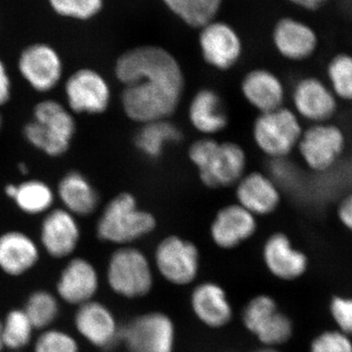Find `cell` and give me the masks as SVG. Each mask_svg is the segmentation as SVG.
<instances>
[{"instance_id": "obj_1", "label": "cell", "mask_w": 352, "mask_h": 352, "mask_svg": "<svg viewBox=\"0 0 352 352\" xmlns=\"http://www.w3.org/2000/svg\"><path fill=\"white\" fill-rule=\"evenodd\" d=\"M113 72L124 85L122 110L133 122L143 124L168 119L182 101L185 87L182 65L163 46L143 44L124 51Z\"/></svg>"}, {"instance_id": "obj_2", "label": "cell", "mask_w": 352, "mask_h": 352, "mask_svg": "<svg viewBox=\"0 0 352 352\" xmlns=\"http://www.w3.org/2000/svg\"><path fill=\"white\" fill-rule=\"evenodd\" d=\"M188 157L208 188L232 186L245 175L247 154L242 146L231 141L199 139L190 146Z\"/></svg>"}, {"instance_id": "obj_3", "label": "cell", "mask_w": 352, "mask_h": 352, "mask_svg": "<svg viewBox=\"0 0 352 352\" xmlns=\"http://www.w3.org/2000/svg\"><path fill=\"white\" fill-rule=\"evenodd\" d=\"M75 115L67 106L54 99L38 102L32 120L25 124L24 138L38 151L50 157H60L68 152L75 138Z\"/></svg>"}, {"instance_id": "obj_4", "label": "cell", "mask_w": 352, "mask_h": 352, "mask_svg": "<svg viewBox=\"0 0 352 352\" xmlns=\"http://www.w3.org/2000/svg\"><path fill=\"white\" fill-rule=\"evenodd\" d=\"M156 227L155 215L139 207L134 195L122 192L104 208L97 221L96 234L103 242L122 247L150 235Z\"/></svg>"}, {"instance_id": "obj_5", "label": "cell", "mask_w": 352, "mask_h": 352, "mask_svg": "<svg viewBox=\"0 0 352 352\" xmlns=\"http://www.w3.org/2000/svg\"><path fill=\"white\" fill-rule=\"evenodd\" d=\"M106 281L117 296L127 300L142 298L154 288V266L142 250L122 245L109 258Z\"/></svg>"}, {"instance_id": "obj_6", "label": "cell", "mask_w": 352, "mask_h": 352, "mask_svg": "<svg viewBox=\"0 0 352 352\" xmlns=\"http://www.w3.org/2000/svg\"><path fill=\"white\" fill-rule=\"evenodd\" d=\"M344 129L335 122L308 124L305 126L296 154L305 170L315 175L333 170L347 148Z\"/></svg>"}, {"instance_id": "obj_7", "label": "cell", "mask_w": 352, "mask_h": 352, "mask_svg": "<svg viewBox=\"0 0 352 352\" xmlns=\"http://www.w3.org/2000/svg\"><path fill=\"white\" fill-rule=\"evenodd\" d=\"M305 124L291 108L259 113L252 126L254 144L270 160L288 159L296 152Z\"/></svg>"}, {"instance_id": "obj_8", "label": "cell", "mask_w": 352, "mask_h": 352, "mask_svg": "<svg viewBox=\"0 0 352 352\" xmlns=\"http://www.w3.org/2000/svg\"><path fill=\"white\" fill-rule=\"evenodd\" d=\"M241 320L263 346L278 349L289 342L295 333L291 317L280 309L277 300L268 294L252 296L243 308Z\"/></svg>"}, {"instance_id": "obj_9", "label": "cell", "mask_w": 352, "mask_h": 352, "mask_svg": "<svg viewBox=\"0 0 352 352\" xmlns=\"http://www.w3.org/2000/svg\"><path fill=\"white\" fill-rule=\"evenodd\" d=\"M153 266L164 281L176 287L195 283L201 270L200 250L192 241L170 235L160 241Z\"/></svg>"}, {"instance_id": "obj_10", "label": "cell", "mask_w": 352, "mask_h": 352, "mask_svg": "<svg viewBox=\"0 0 352 352\" xmlns=\"http://www.w3.org/2000/svg\"><path fill=\"white\" fill-rule=\"evenodd\" d=\"M120 342L127 352H175V321L157 310L139 314L120 329Z\"/></svg>"}, {"instance_id": "obj_11", "label": "cell", "mask_w": 352, "mask_h": 352, "mask_svg": "<svg viewBox=\"0 0 352 352\" xmlns=\"http://www.w3.org/2000/svg\"><path fill=\"white\" fill-rule=\"evenodd\" d=\"M291 108L303 124L333 122L339 112L340 101L324 78L303 76L294 83L289 92Z\"/></svg>"}, {"instance_id": "obj_12", "label": "cell", "mask_w": 352, "mask_h": 352, "mask_svg": "<svg viewBox=\"0 0 352 352\" xmlns=\"http://www.w3.org/2000/svg\"><path fill=\"white\" fill-rule=\"evenodd\" d=\"M17 67L23 80L38 94L52 91L63 80V58L56 47L44 41L25 46Z\"/></svg>"}, {"instance_id": "obj_13", "label": "cell", "mask_w": 352, "mask_h": 352, "mask_svg": "<svg viewBox=\"0 0 352 352\" xmlns=\"http://www.w3.org/2000/svg\"><path fill=\"white\" fill-rule=\"evenodd\" d=\"M67 107L74 115H101L112 101L110 83L100 72L91 68L76 69L64 83Z\"/></svg>"}, {"instance_id": "obj_14", "label": "cell", "mask_w": 352, "mask_h": 352, "mask_svg": "<svg viewBox=\"0 0 352 352\" xmlns=\"http://www.w3.org/2000/svg\"><path fill=\"white\" fill-rule=\"evenodd\" d=\"M198 44L204 61L217 71L232 69L244 54L239 32L223 20L215 19L199 29Z\"/></svg>"}, {"instance_id": "obj_15", "label": "cell", "mask_w": 352, "mask_h": 352, "mask_svg": "<svg viewBox=\"0 0 352 352\" xmlns=\"http://www.w3.org/2000/svg\"><path fill=\"white\" fill-rule=\"evenodd\" d=\"M271 41L280 56L294 63L311 59L320 45L314 28L293 16H285L275 22L271 31Z\"/></svg>"}, {"instance_id": "obj_16", "label": "cell", "mask_w": 352, "mask_h": 352, "mask_svg": "<svg viewBox=\"0 0 352 352\" xmlns=\"http://www.w3.org/2000/svg\"><path fill=\"white\" fill-rule=\"evenodd\" d=\"M261 256L266 270L279 281H298L309 270L307 254L284 232L272 233L264 241Z\"/></svg>"}, {"instance_id": "obj_17", "label": "cell", "mask_w": 352, "mask_h": 352, "mask_svg": "<svg viewBox=\"0 0 352 352\" xmlns=\"http://www.w3.org/2000/svg\"><path fill=\"white\" fill-rule=\"evenodd\" d=\"M75 326L83 339L97 349L109 351L120 342L119 322L107 305L97 300L78 307Z\"/></svg>"}, {"instance_id": "obj_18", "label": "cell", "mask_w": 352, "mask_h": 352, "mask_svg": "<svg viewBox=\"0 0 352 352\" xmlns=\"http://www.w3.org/2000/svg\"><path fill=\"white\" fill-rule=\"evenodd\" d=\"M258 217L239 204L226 206L215 214L210 227L212 243L219 249L229 251L252 239L258 231Z\"/></svg>"}, {"instance_id": "obj_19", "label": "cell", "mask_w": 352, "mask_h": 352, "mask_svg": "<svg viewBox=\"0 0 352 352\" xmlns=\"http://www.w3.org/2000/svg\"><path fill=\"white\" fill-rule=\"evenodd\" d=\"M82 237L78 217L63 208H53L44 214L39 238L44 251L55 258H66L76 251Z\"/></svg>"}, {"instance_id": "obj_20", "label": "cell", "mask_w": 352, "mask_h": 352, "mask_svg": "<svg viewBox=\"0 0 352 352\" xmlns=\"http://www.w3.org/2000/svg\"><path fill=\"white\" fill-rule=\"evenodd\" d=\"M190 307L197 320L214 330L226 327L233 319V305L228 294L214 281H204L194 286L190 294Z\"/></svg>"}, {"instance_id": "obj_21", "label": "cell", "mask_w": 352, "mask_h": 352, "mask_svg": "<svg viewBox=\"0 0 352 352\" xmlns=\"http://www.w3.org/2000/svg\"><path fill=\"white\" fill-rule=\"evenodd\" d=\"M237 204L258 217L274 214L282 203V190L268 173L252 171L236 184Z\"/></svg>"}, {"instance_id": "obj_22", "label": "cell", "mask_w": 352, "mask_h": 352, "mask_svg": "<svg viewBox=\"0 0 352 352\" xmlns=\"http://www.w3.org/2000/svg\"><path fill=\"white\" fill-rule=\"evenodd\" d=\"M100 278L96 267L87 258H75L65 266L57 282V293L69 305L91 302L98 293Z\"/></svg>"}, {"instance_id": "obj_23", "label": "cell", "mask_w": 352, "mask_h": 352, "mask_svg": "<svg viewBox=\"0 0 352 352\" xmlns=\"http://www.w3.org/2000/svg\"><path fill=\"white\" fill-rule=\"evenodd\" d=\"M241 91L245 100L259 113L284 107L288 96L283 80L265 68L250 71L241 82Z\"/></svg>"}, {"instance_id": "obj_24", "label": "cell", "mask_w": 352, "mask_h": 352, "mask_svg": "<svg viewBox=\"0 0 352 352\" xmlns=\"http://www.w3.org/2000/svg\"><path fill=\"white\" fill-rule=\"evenodd\" d=\"M38 259V245L27 233L11 230L0 235V270L7 275L25 274Z\"/></svg>"}, {"instance_id": "obj_25", "label": "cell", "mask_w": 352, "mask_h": 352, "mask_svg": "<svg viewBox=\"0 0 352 352\" xmlns=\"http://www.w3.org/2000/svg\"><path fill=\"white\" fill-rule=\"evenodd\" d=\"M188 117L197 131L210 138L228 126V115L220 95L212 88H201L190 102Z\"/></svg>"}, {"instance_id": "obj_26", "label": "cell", "mask_w": 352, "mask_h": 352, "mask_svg": "<svg viewBox=\"0 0 352 352\" xmlns=\"http://www.w3.org/2000/svg\"><path fill=\"white\" fill-rule=\"evenodd\" d=\"M55 192L62 208L76 217H88L98 208V192L80 171L66 173L58 183Z\"/></svg>"}, {"instance_id": "obj_27", "label": "cell", "mask_w": 352, "mask_h": 352, "mask_svg": "<svg viewBox=\"0 0 352 352\" xmlns=\"http://www.w3.org/2000/svg\"><path fill=\"white\" fill-rule=\"evenodd\" d=\"M182 139V132L175 124L168 119L159 120L141 124L134 138V145L144 156L157 159L166 146Z\"/></svg>"}, {"instance_id": "obj_28", "label": "cell", "mask_w": 352, "mask_h": 352, "mask_svg": "<svg viewBox=\"0 0 352 352\" xmlns=\"http://www.w3.org/2000/svg\"><path fill=\"white\" fill-rule=\"evenodd\" d=\"M166 10L192 29L217 19L224 0H160Z\"/></svg>"}, {"instance_id": "obj_29", "label": "cell", "mask_w": 352, "mask_h": 352, "mask_svg": "<svg viewBox=\"0 0 352 352\" xmlns=\"http://www.w3.org/2000/svg\"><path fill=\"white\" fill-rule=\"evenodd\" d=\"M56 200V192L47 183L30 179L16 184L12 201L21 212L29 215L47 214Z\"/></svg>"}, {"instance_id": "obj_30", "label": "cell", "mask_w": 352, "mask_h": 352, "mask_svg": "<svg viewBox=\"0 0 352 352\" xmlns=\"http://www.w3.org/2000/svg\"><path fill=\"white\" fill-rule=\"evenodd\" d=\"M324 80L340 103H352V53L340 52L331 57Z\"/></svg>"}, {"instance_id": "obj_31", "label": "cell", "mask_w": 352, "mask_h": 352, "mask_svg": "<svg viewBox=\"0 0 352 352\" xmlns=\"http://www.w3.org/2000/svg\"><path fill=\"white\" fill-rule=\"evenodd\" d=\"M34 326L24 309H14L1 321V338L3 347L18 351L31 342Z\"/></svg>"}, {"instance_id": "obj_32", "label": "cell", "mask_w": 352, "mask_h": 352, "mask_svg": "<svg viewBox=\"0 0 352 352\" xmlns=\"http://www.w3.org/2000/svg\"><path fill=\"white\" fill-rule=\"evenodd\" d=\"M51 11L64 19L88 22L98 17L105 0H46Z\"/></svg>"}, {"instance_id": "obj_33", "label": "cell", "mask_w": 352, "mask_h": 352, "mask_svg": "<svg viewBox=\"0 0 352 352\" xmlns=\"http://www.w3.org/2000/svg\"><path fill=\"white\" fill-rule=\"evenodd\" d=\"M24 311L34 329H45L56 320L59 305L52 294L38 291L28 298Z\"/></svg>"}, {"instance_id": "obj_34", "label": "cell", "mask_w": 352, "mask_h": 352, "mask_svg": "<svg viewBox=\"0 0 352 352\" xmlns=\"http://www.w3.org/2000/svg\"><path fill=\"white\" fill-rule=\"evenodd\" d=\"M308 352H352V339L337 329H327L314 336Z\"/></svg>"}, {"instance_id": "obj_35", "label": "cell", "mask_w": 352, "mask_h": 352, "mask_svg": "<svg viewBox=\"0 0 352 352\" xmlns=\"http://www.w3.org/2000/svg\"><path fill=\"white\" fill-rule=\"evenodd\" d=\"M78 342L69 333L61 330H46L34 344V352H78Z\"/></svg>"}, {"instance_id": "obj_36", "label": "cell", "mask_w": 352, "mask_h": 352, "mask_svg": "<svg viewBox=\"0 0 352 352\" xmlns=\"http://www.w3.org/2000/svg\"><path fill=\"white\" fill-rule=\"evenodd\" d=\"M328 308L335 328L352 339V296H333Z\"/></svg>"}, {"instance_id": "obj_37", "label": "cell", "mask_w": 352, "mask_h": 352, "mask_svg": "<svg viewBox=\"0 0 352 352\" xmlns=\"http://www.w3.org/2000/svg\"><path fill=\"white\" fill-rule=\"evenodd\" d=\"M336 215L340 226L352 234V190L340 197L336 208Z\"/></svg>"}, {"instance_id": "obj_38", "label": "cell", "mask_w": 352, "mask_h": 352, "mask_svg": "<svg viewBox=\"0 0 352 352\" xmlns=\"http://www.w3.org/2000/svg\"><path fill=\"white\" fill-rule=\"evenodd\" d=\"M12 96V80L6 62L0 58V108L10 101Z\"/></svg>"}, {"instance_id": "obj_39", "label": "cell", "mask_w": 352, "mask_h": 352, "mask_svg": "<svg viewBox=\"0 0 352 352\" xmlns=\"http://www.w3.org/2000/svg\"><path fill=\"white\" fill-rule=\"evenodd\" d=\"M287 1L296 8L302 9L307 12H315V11L323 8L328 3L329 0H287Z\"/></svg>"}, {"instance_id": "obj_40", "label": "cell", "mask_w": 352, "mask_h": 352, "mask_svg": "<svg viewBox=\"0 0 352 352\" xmlns=\"http://www.w3.org/2000/svg\"><path fill=\"white\" fill-rule=\"evenodd\" d=\"M342 6L344 10L352 16V0H342Z\"/></svg>"}, {"instance_id": "obj_41", "label": "cell", "mask_w": 352, "mask_h": 352, "mask_svg": "<svg viewBox=\"0 0 352 352\" xmlns=\"http://www.w3.org/2000/svg\"><path fill=\"white\" fill-rule=\"evenodd\" d=\"M254 352H281L277 347L261 346V349H256Z\"/></svg>"}, {"instance_id": "obj_42", "label": "cell", "mask_w": 352, "mask_h": 352, "mask_svg": "<svg viewBox=\"0 0 352 352\" xmlns=\"http://www.w3.org/2000/svg\"><path fill=\"white\" fill-rule=\"evenodd\" d=\"M19 170L21 173L23 175H25L28 173V166L25 164H19Z\"/></svg>"}, {"instance_id": "obj_43", "label": "cell", "mask_w": 352, "mask_h": 352, "mask_svg": "<svg viewBox=\"0 0 352 352\" xmlns=\"http://www.w3.org/2000/svg\"><path fill=\"white\" fill-rule=\"evenodd\" d=\"M3 349V344H2V338H1V321H0V352Z\"/></svg>"}, {"instance_id": "obj_44", "label": "cell", "mask_w": 352, "mask_h": 352, "mask_svg": "<svg viewBox=\"0 0 352 352\" xmlns=\"http://www.w3.org/2000/svg\"><path fill=\"white\" fill-rule=\"evenodd\" d=\"M2 127V116L1 113H0V129H1Z\"/></svg>"}, {"instance_id": "obj_45", "label": "cell", "mask_w": 352, "mask_h": 352, "mask_svg": "<svg viewBox=\"0 0 352 352\" xmlns=\"http://www.w3.org/2000/svg\"><path fill=\"white\" fill-rule=\"evenodd\" d=\"M351 178H352V166H351Z\"/></svg>"}]
</instances>
